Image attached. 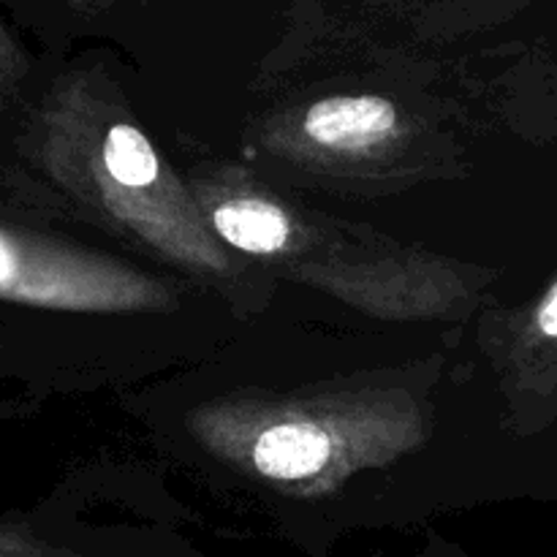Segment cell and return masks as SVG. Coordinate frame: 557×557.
I'll list each match as a JSON object with an SVG mask.
<instances>
[{
	"instance_id": "1",
	"label": "cell",
	"mask_w": 557,
	"mask_h": 557,
	"mask_svg": "<svg viewBox=\"0 0 557 557\" xmlns=\"http://www.w3.org/2000/svg\"><path fill=\"white\" fill-rule=\"evenodd\" d=\"M395 128V107L384 98H326L305 117V131L319 145L337 150H364Z\"/></svg>"
},
{
	"instance_id": "2",
	"label": "cell",
	"mask_w": 557,
	"mask_h": 557,
	"mask_svg": "<svg viewBox=\"0 0 557 557\" xmlns=\"http://www.w3.org/2000/svg\"><path fill=\"white\" fill-rule=\"evenodd\" d=\"M253 460L272 479L313 476L330 460V435L313 424H277L256 441Z\"/></svg>"
},
{
	"instance_id": "3",
	"label": "cell",
	"mask_w": 557,
	"mask_h": 557,
	"mask_svg": "<svg viewBox=\"0 0 557 557\" xmlns=\"http://www.w3.org/2000/svg\"><path fill=\"white\" fill-rule=\"evenodd\" d=\"M215 226L221 237L250 253H272L288 239V221L277 207L267 201L245 199L228 201L215 212Z\"/></svg>"
},
{
	"instance_id": "4",
	"label": "cell",
	"mask_w": 557,
	"mask_h": 557,
	"mask_svg": "<svg viewBox=\"0 0 557 557\" xmlns=\"http://www.w3.org/2000/svg\"><path fill=\"white\" fill-rule=\"evenodd\" d=\"M103 166L117 183L141 188L158 177V158L145 136L131 125H114L103 141Z\"/></svg>"
},
{
	"instance_id": "5",
	"label": "cell",
	"mask_w": 557,
	"mask_h": 557,
	"mask_svg": "<svg viewBox=\"0 0 557 557\" xmlns=\"http://www.w3.org/2000/svg\"><path fill=\"white\" fill-rule=\"evenodd\" d=\"M0 557H65L25 525L0 520Z\"/></svg>"
},
{
	"instance_id": "6",
	"label": "cell",
	"mask_w": 557,
	"mask_h": 557,
	"mask_svg": "<svg viewBox=\"0 0 557 557\" xmlns=\"http://www.w3.org/2000/svg\"><path fill=\"white\" fill-rule=\"evenodd\" d=\"M536 321H539V330H542L544 335L557 337V286L547 294V299H544L542 308H539Z\"/></svg>"
}]
</instances>
